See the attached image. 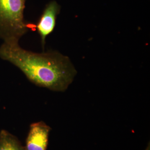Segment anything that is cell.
<instances>
[{"instance_id":"obj_1","label":"cell","mask_w":150,"mask_h":150,"mask_svg":"<svg viewBox=\"0 0 150 150\" xmlns=\"http://www.w3.org/2000/svg\"><path fill=\"white\" fill-rule=\"evenodd\" d=\"M0 58L16 66L33 83L52 91H66L77 73L69 57L59 52L35 53L18 42L2 43Z\"/></svg>"},{"instance_id":"obj_2","label":"cell","mask_w":150,"mask_h":150,"mask_svg":"<svg viewBox=\"0 0 150 150\" xmlns=\"http://www.w3.org/2000/svg\"><path fill=\"white\" fill-rule=\"evenodd\" d=\"M26 0H0V39L4 42H18L32 25L25 22Z\"/></svg>"},{"instance_id":"obj_3","label":"cell","mask_w":150,"mask_h":150,"mask_svg":"<svg viewBox=\"0 0 150 150\" xmlns=\"http://www.w3.org/2000/svg\"><path fill=\"white\" fill-rule=\"evenodd\" d=\"M60 10L61 6L56 1H51L45 8L36 24V28L41 38V43L43 49L45 46L46 38L54 31L56 18Z\"/></svg>"},{"instance_id":"obj_4","label":"cell","mask_w":150,"mask_h":150,"mask_svg":"<svg viewBox=\"0 0 150 150\" xmlns=\"http://www.w3.org/2000/svg\"><path fill=\"white\" fill-rule=\"evenodd\" d=\"M51 127L43 122L32 123L27 136L25 150H46Z\"/></svg>"},{"instance_id":"obj_5","label":"cell","mask_w":150,"mask_h":150,"mask_svg":"<svg viewBox=\"0 0 150 150\" xmlns=\"http://www.w3.org/2000/svg\"><path fill=\"white\" fill-rule=\"evenodd\" d=\"M0 150H25L16 138L5 130L0 132Z\"/></svg>"}]
</instances>
